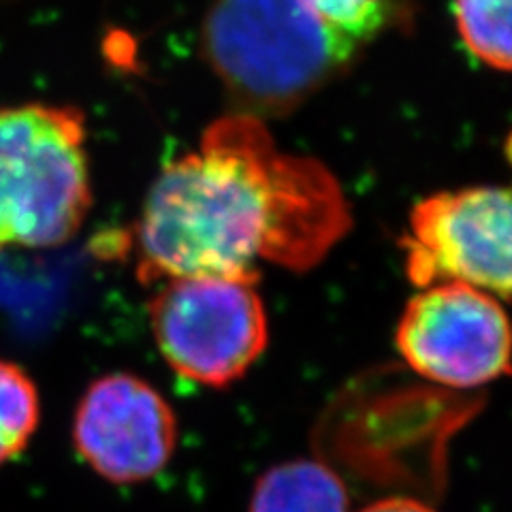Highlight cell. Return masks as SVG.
Masks as SVG:
<instances>
[{
  "label": "cell",
  "instance_id": "obj_1",
  "mask_svg": "<svg viewBox=\"0 0 512 512\" xmlns=\"http://www.w3.org/2000/svg\"><path fill=\"white\" fill-rule=\"evenodd\" d=\"M335 175L278 150L261 118L224 116L160 171L137 227V276L259 278L254 261L312 269L350 229Z\"/></svg>",
  "mask_w": 512,
  "mask_h": 512
},
{
  "label": "cell",
  "instance_id": "obj_2",
  "mask_svg": "<svg viewBox=\"0 0 512 512\" xmlns=\"http://www.w3.org/2000/svg\"><path fill=\"white\" fill-rule=\"evenodd\" d=\"M306 0H212L203 52L239 114L286 116L355 58Z\"/></svg>",
  "mask_w": 512,
  "mask_h": 512
},
{
  "label": "cell",
  "instance_id": "obj_3",
  "mask_svg": "<svg viewBox=\"0 0 512 512\" xmlns=\"http://www.w3.org/2000/svg\"><path fill=\"white\" fill-rule=\"evenodd\" d=\"M84 114L75 107L0 109V248H50L90 210Z\"/></svg>",
  "mask_w": 512,
  "mask_h": 512
},
{
  "label": "cell",
  "instance_id": "obj_4",
  "mask_svg": "<svg viewBox=\"0 0 512 512\" xmlns=\"http://www.w3.org/2000/svg\"><path fill=\"white\" fill-rule=\"evenodd\" d=\"M259 278L188 276L158 282L150 323L175 374L207 387L242 378L267 346Z\"/></svg>",
  "mask_w": 512,
  "mask_h": 512
},
{
  "label": "cell",
  "instance_id": "obj_5",
  "mask_svg": "<svg viewBox=\"0 0 512 512\" xmlns=\"http://www.w3.org/2000/svg\"><path fill=\"white\" fill-rule=\"evenodd\" d=\"M510 192L474 186L416 203L402 239L412 284L463 282L493 297L510 295Z\"/></svg>",
  "mask_w": 512,
  "mask_h": 512
},
{
  "label": "cell",
  "instance_id": "obj_6",
  "mask_svg": "<svg viewBox=\"0 0 512 512\" xmlns=\"http://www.w3.org/2000/svg\"><path fill=\"white\" fill-rule=\"evenodd\" d=\"M397 350L416 374L474 389L508 374L510 327L498 297L463 282L431 284L399 318Z\"/></svg>",
  "mask_w": 512,
  "mask_h": 512
},
{
  "label": "cell",
  "instance_id": "obj_7",
  "mask_svg": "<svg viewBox=\"0 0 512 512\" xmlns=\"http://www.w3.org/2000/svg\"><path fill=\"white\" fill-rule=\"evenodd\" d=\"M73 442L88 466L109 483H146L171 461L178 421L148 382L111 374L96 380L79 402Z\"/></svg>",
  "mask_w": 512,
  "mask_h": 512
},
{
  "label": "cell",
  "instance_id": "obj_8",
  "mask_svg": "<svg viewBox=\"0 0 512 512\" xmlns=\"http://www.w3.org/2000/svg\"><path fill=\"white\" fill-rule=\"evenodd\" d=\"M248 512H350V495L327 463L295 459L259 476Z\"/></svg>",
  "mask_w": 512,
  "mask_h": 512
},
{
  "label": "cell",
  "instance_id": "obj_9",
  "mask_svg": "<svg viewBox=\"0 0 512 512\" xmlns=\"http://www.w3.org/2000/svg\"><path fill=\"white\" fill-rule=\"evenodd\" d=\"M512 0H453L457 32L466 50L495 71H510Z\"/></svg>",
  "mask_w": 512,
  "mask_h": 512
},
{
  "label": "cell",
  "instance_id": "obj_10",
  "mask_svg": "<svg viewBox=\"0 0 512 512\" xmlns=\"http://www.w3.org/2000/svg\"><path fill=\"white\" fill-rule=\"evenodd\" d=\"M37 423V387L22 367L0 361V463L24 451Z\"/></svg>",
  "mask_w": 512,
  "mask_h": 512
},
{
  "label": "cell",
  "instance_id": "obj_11",
  "mask_svg": "<svg viewBox=\"0 0 512 512\" xmlns=\"http://www.w3.org/2000/svg\"><path fill=\"white\" fill-rule=\"evenodd\" d=\"M308 7L340 37L361 47L389 20V0H306Z\"/></svg>",
  "mask_w": 512,
  "mask_h": 512
},
{
  "label": "cell",
  "instance_id": "obj_12",
  "mask_svg": "<svg viewBox=\"0 0 512 512\" xmlns=\"http://www.w3.org/2000/svg\"><path fill=\"white\" fill-rule=\"evenodd\" d=\"M361 512H436L429 504L414 498H382L365 506Z\"/></svg>",
  "mask_w": 512,
  "mask_h": 512
}]
</instances>
